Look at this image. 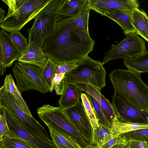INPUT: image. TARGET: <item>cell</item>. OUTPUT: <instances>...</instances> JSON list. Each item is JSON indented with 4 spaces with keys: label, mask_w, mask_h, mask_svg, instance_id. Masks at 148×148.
I'll return each mask as SVG.
<instances>
[{
    "label": "cell",
    "mask_w": 148,
    "mask_h": 148,
    "mask_svg": "<svg viewBox=\"0 0 148 148\" xmlns=\"http://www.w3.org/2000/svg\"><path fill=\"white\" fill-rule=\"evenodd\" d=\"M10 35L16 45L23 54L28 47L27 39L20 33L19 31L13 32L10 33Z\"/></svg>",
    "instance_id": "32"
},
{
    "label": "cell",
    "mask_w": 148,
    "mask_h": 148,
    "mask_svg": "<svg viewBox=\"0 0 148 148\" xmlns=\"http://www.w3.org/2000/svg\"><path fill=\"white\" fill-rule=\"evenodd\" d=\"M76 63L68 62L60 64H56L55 71V74L64 73L76 67Z\"/></svg>",
    "instance_id": "36"
},
{
    "label": "cell",
    "mask_w": 148,
    "mask_h": 148,
    "mask_svg": "<svg viewBox=\"0 0 148 148\" xmlns=\"http://www.w3.org/2000/svg\"><path fill=\"white\" fill-rule=\"evenodd\" d=\"M0 52L3 56L6 67L12 66L13 62L18 60L23 55L10 34L3 29L0 32Z\"/></svg>",
    "instance_id": "15"
},
{
    "label": "cell",
    "mask_w": 148,
    "mask_h": 148,
    "mask_svg": "<svg viewBox=\"0 0 148 148\" xmlns=\"http://www.w3.org/2000/svg\"><path fill=\"white\" fill-rule=\"evenodd\" d=\"M65 74H55L53 79V89L56 94L61 95L65 87L64 81Z\"/></svg>",
    "instance_id": "33"
},
{
    "label": "cell",
    "mask_w": 148,
    "mask_h": 148,
    "mask_svg": "<svg viewBox=\"0 0 148 148\" xmlns=\"http://www.w3.org/2000/svg\"><path fill=\"white\" fill-rule=\"evenodd\" d=\"M135 33L148 42V16L144 10L137 9L132 14Z\"/></svg>",
    "instance_id": "21"
},
{
    "label": "cell",
    "mask_w": 148,
    "mask_h": 148,
    "mask_svg": "<svg viewBox=\"0 0 148 148\" xmlns=\"http://www.w3.org/2000/svg\"><path fill=\"white\" fill-rule=\"evenodd\" d=\"M75 84L82 91L89 94L96 100L111 127L116 117L112 104L101 93L100 91L94 86L83 83H77Z\"/></svg>",
    "instance_id": "14"
},
{
    "label": "cell",
    "mask_w": 148,
    "mask_h": 148,
    "mask_svg": "<svg viewBox=\"0 0 148 148\" xmlns=\"http://www.w3.org/2000/svg\"><path fill=\"white\" fill-rule=\"evenodd\" d=\"M112 138L111 128L98 123L97 127L93 129L90 144L101 148Z\"/></svg>",
    "instance_id": "25"
},
{
    "label": "cell",
    "mask_w": 148,
    "mask_h": 148,
    "mask_svg": "<svg viewBox=\"0 0 148 148\" xmlns=\"http://www.w3.org/2000/svg\"><path fill=\"white\" fill-rule=\"evenodd\" d=\"M63 110L72 123L91 143L93 128L82 103L79 101L75 105Z\"/></svg>",
    "instance_id": "12"
},
{
    "label": "cell",
    "mask_w": 148,
    "mask_h": 148,
    "mask_svg": "<svg viewBox=\"0 0 148 148\" xmlns=\"http://www.w3.org/2000/svg\"><path fill=\"white\" fill-rule=\"evenodd\" d=\"M75 17L56 19L53 29L44 42L43 52L57 64L76 63L88 56L93 49L95 40L91 39L89 33L78 27Z\"/></svg>",
    "instance_id": "1"
},
{
    "label": "cell",
    "mask_w": 148,
    "mask_h": 148,
    "mask_svg": "<svg viewBox=\"0 0 148 148\" xmlns=\"http://www.w3.org/2000/svg\"><path fill=\"white\" fill-rule=\"evenodd\" d=\"M0 148H6L3 145L0 144Z\"/></svg>",
    "instance_id": "43"
},
{
    "label": "cell",
    "mask_w": 148,
    "mask_h": 148,
    "mask_svg": "<svg viewBox=\"0 0 148 148\" xmlns=\"http://www.w3.org/2000/svg\"><path fill=\"white\" fill-rule=\"evenodd\" d=\"M64 0H52L34 18L30 28L28 29L29 43L42 47L56 22L59 9Z\"/></svg>",
    "instance_id": "6"
},
{
    "label": "cell",
    "mask_w": 148,
    "mask_h": 148,
    "mask_svg": "<svg viewBox=\"0 0 148 148\" xmlns=\"http://www.w3.org/2000/svg\"><path fill=\"white\" fill-rule=\"evenodd\" d=\"M123 63L127 70L136 72H148V51L135 57L124 59Z\"/></svg>",
    "instance_id": "23"
},
{
    "label": "cell",
    "mask_w": 148,
    "mask_h": 148,
    "mask_svg": "<svg viewBox=\"0 0 148 148\" xmlns=\"http://www.w3.org/2000/svg\"><path fill=\"white\" fill-rule=\"evenodd\" d=\"M76 64V67L65 75V86L70 84H85L94 86L100 91L106 86V71L99 60L87 56Z\"/></svg>",
    "instance_id": "4"
},
{
    "label": "cell",
    "mask_w": 148,
    "mask_h": 148,
    "mask_svg": "<svg viewBox=\"0 0 148 148\" xmlns=\"http://www.w3.org/2000/svg\"><path fill=\"white\" fill-rule=\"evenodd\" d=\"M8 6V14L0 24L8 32L20 31L34 18L52 0H1Z\"/></svg>",
    "instance_id": "3"
},
{
    "label": "cell",
    "mask_w": 148,
    "mask_h": 148,
    "mask_svg": "<svg viewBox=\"0 0 148 148\" xmlns=\"http://www.w3.org/2000/svg\"><path fill=\"white\" fill-rule=\"evenodd\" d=\"M56 64L48 58L47 63L42 68V80L49 91L51 92H52L53 90V82Z\"/></svg>",
    "instance_id": "26"
},
{
    "label": "cell",
    "mask_w": 148,
    "mask_h": 148,
    "mask_svg": "<svg viewBox=\"0 0 148 148\" xmlns=\"http://www.w3.org/2000/svg\"><path fill=\"white\" fill-rule=\"evenodd\" d=\"M110 148H128L127 144H120L114 145Z\"/></svg>",
    "instance_id": "40"
},
{
    "label": "cell",
    "mask_w": 148,
    "mask_h": 148,
    "mask_svg": "<svg viewBox=\"0 0 148 148\" xmlns=\"http://www.w3.org/2000/svg\"><path fill=\"white\" fill-rule=\"evenodd\" d=\"M112 104L118 118L126 123H148V113L131 103L118 92L114 91Z\"/></svg>",
    "instance_id": "11"
},
{
    "label": "cell",
    "mask_w": 148,
    "mask_h": 148,
    "mask_svg": "<svg viewBox=\"0 0 148 148\" xmlns=\"http://www.w3.org/2000/svg\"><path fill=\"white\" fill-rule=\"evenodd\" d=\"M82 91L75 84L66 85L58 102L59 106L63 109L75 105L81 98Z\"/></svg>",
    "instance_id": "18"
},
{
    "label": "cell",
    "mask_w": 148,
    "mask_h": 148,
    "mask_svg": "<svg viewBox=\"0 0 148 148\" xmlns=\"http://www.w3.org/2000/svg\"><path fill=\"white\" fill-rule=\"evenodd\" d=\"M91 10L101 15L106 12L121 11L133 12L139 9L136 0H89Z\"/></svg>",
    "instance_id": "13"
},
{
    "label": "cell",
    "mask_w": 148,
    "mask_h": 148,
    "mask_svg": "<svg viewBox=\"0 0 148 148\" xmlns=\"http://www.w3.org/2000/svg\"><path fill=\"white\" fill-rule=\"evenodd\" d=\"M128 141L123 134L116 136L112 138L105 144L102 145L101 148H110L113 146L120 144H127Z\"/></svg>",
    "instance_id": "35"
},
{
    "label": "cell",
    "mask_w": 148,
    "mask_h": 148,
    "mask_svg": "<svg viewBox=\"0 0 148 148\" xmlns=\"http://www.w3.org/2000/svg\"><path fill=\"white\" fill-rule=\"evenodd\" d=\"M0 144L6 148H35L21 138L9 136H4L0 139Z\"/></svg>",
    "instance_id": "27"
},
{
    "label": "cell",
    "mask_w": 148,
    "mask_h": 148,
    "mask_svg": "<svg viewBox=\"0 0 148 148\" xmlns=\"http://www.w3.org/2000/svg\"><path fill=\"white\" fill-rule=\"evenodd\" d=\"M139 148H148V143L146 142L136 141Z\"/></svg>",
    "instance_id": "38"
},
{
    "label": "cell",
    "mask_w": 148,
    "mask_h": 148,
    "mask_svg": "<svg viewBox=\"0 0 148 148\" xmlns=\"http://www.w3.org/2000/svg\"><path fill=\"white\" fill-rule=\"evenodd\" d=\"M85 148H99L97 146L93 145H91L90 144V145H89L88 147H87Z\"/></svg>",
    "instance_id": "42"
},
{
    "label": "cell",
    "mask_w": 148,
    "mask_h": 148,
    "mask_svg": "<svg viewBox=\"0 0 148 148\" xmlns=\"http://www.w3.org/2000/svg\"><path fill=\"white\" fill-rule=\"evenodd\" d=\"M10 134L6 119V110L0 107V139L4 136H9Z\"/></svg>",
    "instance_id": "34"
},
{
    "label": "cell",
    "mask_w": 148,
    "mask_h": 148,
    "mask_svg": "<svg viewBox=\"0 0 148 148\" xmlns=\"http://www.w3.org/2000/svg\"><path fill=\"white\" fill-rule=\"evenodd\" d=\"M86 94L93 109L98 123L111 128L110 124L97 101L89 94L86 92Z\"/></svg>",
    "instance_id": "28"
},
{
    "label": "cell",
    "mask_w": 148,
    "mask_h": 148,
    "mask_svg": "<svg viewBox=\"0 0 148 148\" xmlns=\"http://www.w3.org/2000/svg\"><path fill=\"white\" fill-rule=\"evenodd\" d=\"M109 76L114 91L148 113V86L142 80L141 73L118 69L113 70Z\"/></svg>",
    "instance_id": "2"
},
{
    "label": "cell",
    "mask_w": 148,
    "mask_h": 148,
    "mask_svg": "<svg viewBox=\"0 0 148 148\" xmlns=\"http://www.w3.org/2000/svg\"><path fill=\"white\" fill-rule=\"evenodd\" d=\"M0 107L16 118L33 132L53 142L45 128L33 116L27 114L12 95L6 91L2 86L0 88Z\"/></svg>",
    "instance_id": "8"
},
{
    "label": "cell",
    "mask_w": 148,
    "mask_h": 148,
    "mask_svg": "<svg viewBox=\"0 0 148 148\" xmlns=\"http://www.w3.org/2000/svg\"><path fill=\"white\" fill-rule=\"evenodd\" d=\"M81 99L92 128H96L98 126V122L88 97L86 94L82 93L81 94Z\"/></svg>",
    "instance_id": "30"
},
{
    "label": "cell",
    "mask_w": 148,
    "mask_h": 148,
    "mask_svg": "<svg viewBox=\"0 0 148 148\" xmlns=\"http://www.w3.org/2000/svg\"><path fill=\"white\" fill-rule=\"evenodd\" d=\"M48 128L51 138L57 148H82L79 143L68 134L57 129Z\"/></svg>",
    "instance_id": "20"
},
{
    "label": "cell",
    "mask_w": 148,
    "mask_h": 148,
    "mask_svg": "<svg viewBox=\"0 0 148 148\" xmlns=\"http://www.w3.org/2000/svg\"><path fill=\"white\" fill-rule=\"evenodd\" d=\"M6 116L10 132L9 136L21 138L35 148H57L53 142L33 132L6 111Z\"/></svg>",
    "instance_id": "10"
},
{
    "label": "cell",
    "mask_w": 148,
    "mask_h": 148,
    "mask_svg": "<svg viewBox=\"0 0 148 148\" xmlns=\"http://www.w3.org/2000/svg\"><path fill=\"white\" fill-rule=\"evenodd\" d=\"M148 128V123H126L116 117L111 127L112 138L121 134L142 129Z\"/></svg>",
    "instance_id": "24"
},
{
    "label": "cell",
    "mask_w": 148,
    "mask_h": 148,
    "mask_svg": "<svg viewBox=\"0 0 148 148\" xmlns=\"http://www.w3.org/2000/svg\"><path fill=\"white\" fill-rule=\"evenodd\" d=\"M133 12L117 11L106 12L101 15L108 17L118 24L122 29L124 34L127 36L135 33L133 24Z\"/></svg>",
    "instance_id": "19"
},
{
    "label": "cell",
    "mask_w": 148,
    "mask_h": 148,
    "mask_svg": "<svg viewBox=\"0 0 148 148\" xmlns=\"http://www.w3.org/2000/svg\"><path fill=\"white\" fill-rule=\"evenodd\" d=\"M89 5V0H64L59 9L57 19L73 18Z\"/></svg>",
    "instance_id": "17"
},
{
    "label": "cell",
    "mask_w": 148,
    "mask_h": 148,
    "mask_svg": "<svg viewBox=\"0 0 148 148\" xmlns=\"http://www.w3.org/2000/svg\"><path fill=\"white\" fill-rule=\"evenodd\" d=\"M122 134L128 142L133 140L148 143V128L138 129Z\"/></svg>",
    "instance_id": "29"
},
{
    "label": "cell",
    "mask_w": 148,
    "mask_h": 148,
    "mask_svg": "<svg viewBox=\"0 0 148 148\" xmlns=\"http://www.w3.org/2000/svg\"><path fill=\"white\" fill-rule=\"evenodd\" d=\"M91 10L89 5L82 10L75 18L78 27L87 33H89L88 22L90 11Z\"/></svg>",
    "instance_id": "31"
},
{
    "label": "cell",
    "mask_w": 148,
    "mask_h": 148,
    "mask_svg": "<svg viewBox=\"0 0 148 148\" xmlns=\"http://www.w3.org/2000/svg\"><path fill=\"white\" fill-rule=\"evenodd\" d=\"M5 11L1 8H0V24L4 19L5 17Z\"/></svg>",
    "instance_id": "41"
},
{
    "label": "cell",
    "mask_w": 148,
    "mask_h": 148,
    "mask_svg": "<svg viewBox=\"0 0 148 148\" xmlns=\"http://www.w3.org/2000/svg\"><path fill=\"white\" fill-rule=\"evenodd\" d=\"M6 68L3 56L0 52V75L1 76L3 75L6 71Z\"/></svg>",
    "instance_id": "37"
},
{
    "label": "cell",
    "mask_w": 148,
    "mask_h": 148,
    "mask_svg": "<svg viewBox=\"0 0 148 148\" xmlns=\"http://www.w3.org/2000/svg\"><path fill=\"white\" fill-rule=\"evenodd\" d=\"M12 71L17 86L21 92L30 90L42 93L49 91L42 78L41 68L18 62L15 63Z\"/></svg>",
    "instance_id": "7"
},
{
    "label": "cell",
    "mask_w": 148,
    "mask_h": 148,
    "mask_svg": "<svg viewBox=\"0 0 148 148\" xmlns=\"http://www.w3.org/2000/svg\"><path fill=\"white\" fill-rule=\"evenodd\" d=\"M37 112L39 118L48 127L57 129L68 134L77 141L82 148L90 145V141L74 125L63 109L60 106L45 104L38 108Z\"/></svg>",
    "instance_id": "5"
},
{
    "label": "cell",
    "mask_w": 148,
    "mask_h": 148,
    "mask_svg": "<svg viewBox=\"0 0 148 148\" xmlns=\"http://www.w3.org/2000/svg\"><path fill=\"white\" fill-rule=\"evenodd\" d=\"M2 86L6 91L12 95L24 112L29 116L32 117L28 106L22 97L21 92L15 84L11 74L6 75Z\"/></svg>",
    "instance_id": "22"
},
{
    "label": "cell",
    "mask_w": 148,
    "mask_h": 148,
    "mask_svg": "<svg viewBox=\"0 0 148 148\" xmlns=\"http://www.w3.org/2000/svg\"><path fill=\"white\" fill-rule=\"evenodd\" d=\"M128 148H139L137 146L136 141H135L130 140L128 143Z\"/></svg>",
    "instance_id": "39"
},
{
    "label": "cell",
    "mask_w": 148,
    "mask_h": 148,
    "mask_svg": "<svg viewBox=\"0 0 148 148\" xmlns=\"http://www.w3.org/2000/svg\"><path fill=\"white\" fill-rule=\"evenodd\" d=\"M28 47L18 60L22 63L33 64L42 68L45 65L48 58L42 47L33 43H28Z\"/></svg>",
    "instance_id": "16"
},
{
    "label": "cell",
    "mask_w": 148,
    "mask_h": 148,
    "mask_svg": "<svg viewBox=\"0 0 148 148\" xmlns=\"http://www.w3.org/2000/svg\"><path fill=\"white\" fill-rule=\"evenodd\" d=\"M147 51L145 42L136 33H130L117 44H112L111 49L105 53L103 65L109 61L132 58Z\"/></svg>",
    "instance_id": "9"
}]
</instances>
